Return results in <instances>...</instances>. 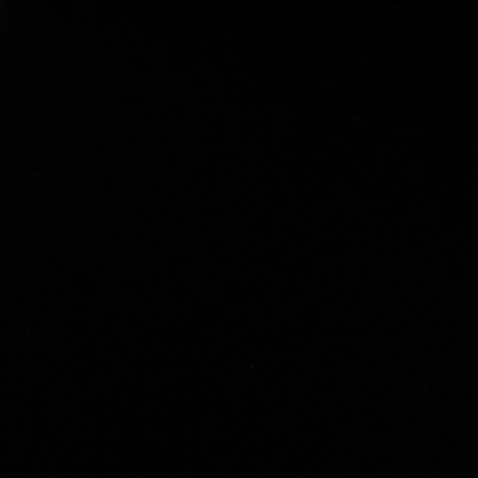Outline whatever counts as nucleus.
Returning <instances> with one entry per match:
<instances>
[]
</instances>
